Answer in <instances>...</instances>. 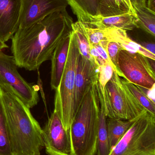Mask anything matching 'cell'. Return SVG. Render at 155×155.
<instances>
[{"mask_svg": "<svg viewBox=\"0 0 155 155\" xmlns=\"http://www.w3.org/2000/svg\"><path fill=\"white\" fill-rule=\"evenodd\" d=\"M21 0H0V39H12L19 27Z\"/></svg>", "mask_w": 155, "mask_h": 155, "instance_id": "obj_12", "label": "cell"}, {"mask_svg": "<svg viewBox=\"0 0 155 155\" xmlns=\"http://www.w3.org/2000/svg\"><path fill=\"white\" fill-rule=\"evenodd\" d=\"M106 118L107 117L105 114L103 105L100 103V116L96 144L97 155H109L111 153L106 129Z\"/></svg>", "mask_w": 155, "mask_h": 155, "instance_id": "obj_19", "label": "cell"}, {"mask_svg": "<svg viewBox=\"0 0 155 155\" xmlns=\"http://www.w3.org/2000/svg\"><path fill=\"white\" fill-rule=\"evenodd\" d=\"M90 54L93 61L98 68L106 64H110L113 67L106 51L100 44L90 46Z\"/></svg>", "mask_w": 155, "mask_h": 155, "instance_id": "obj_25", "label": "cell"}, {"mask_svg": "<svg viewBox=\"0 0 155 155\" xmlns=\"http://www.w3.org/2000/svg\"><path fill=\"white\" fill-rule=\"evenodd\" d=\"M98 85L99 87L103 89L112 78L114 71L110 64H106L98 67Z\"/></svg>", "mask_w": 155, "mask_h": 155, "instance_id": "obj_27", "label": "cell"}, {"mask_svg": "<svg viewBox=\"0 0 155 155\" xmlns=\"http://www.w3.org/2000/svg\"><path fill=\"white\" fill-rule=\"evenodd\" d=\"M81 31L88 41L90 46H94L103 41H114L118 40V31L116 28L99 29L78 21Z\"/></svg>", "mask_w": 155, "mask_h": 155, "instance_id": "obj_15", "label": "cell"}, {"mask_svg": "<svg viewBox=\"0 0 155 155\" xmlns=\"http://www.w3.org/2000/svg\"><path fill=\"white\" fill-rule=\"evenodd\" d=\"M73 23L66 9L19 28L12 38L11 46L18 67L35 71L51 60L57 45L72 32Z\"/></svg>", "mask_w": 155, "mask_h": 155, "instance_id": "obj_1", "label": "cell"}, {"mask_svg": "<svg viewBox=\"0 0 155 155\" xmlns=\"http://www.w3.org/2000/svg\"><path fill=\"white\" fill-rule=\"evenodd\" d=\"M146 50L155 55V45L154 43L148 42H142L139 43Z\"/></svg>", "mask_w": 155, "mask_h": 155, "instance_id": "obj_28", "label": "cell"}, {"mask_svg": "<svg viewBox=\"0 0 155 155\" xmlns=\"http://www.w3.org/2000/svg\"><path fill=\"white\" fill-rule=\"evenodd\" d=\"M100 113L98 80L86 90L70 131L72 155H95Z\"/></svg>", "mask_w": 155, "mask_h": 155, "instance_id": "obj_3", "label": "cell"}, {"mask_svg": "<svg viewBox=\"0 0 155 155\" xmlns=\"http://www.w3.org/2000/svg\"><path fill=\"white\" fill-rule=\"evenodd\" d=\"M70 35L63 39L56 48L51 58V86L56 90L59 86L67 59L70 41Z\"/></svg>", "mask_w": 155, "mask_h": 155, "instance_id": "obj_14", "label": "cell"}, {"mask_svg": "<svg viewBox=\"0 0 155 155\" xmlns=\"http://www.w3.org/2000/svg\"><path fill=\"white\" fill-rule=\"evenodd\" d=\"M79 54L77 43L72 31L67 59L59 86L55 90L54 100V110L58 113L66 130H69L75 116V76Z\"/></svg>", "mask_w": 155, "mask_h": 155, "instance_id": "obj_5", "label": "cell"}, {"mask_svg": "<svg viewBox=\"0 0 155 155\" xmlns=\"http://www.w3.org/2000/svg\"><path fill=\"white\" fill-rule=\"evenodd\" d=\"M12 155H40L44 147L42 129L30 108L8 87L0 86Z\"/></svg>", "mask_w": 155, "mask_h": 155, "instance_id": "obj_2", "label": "cell"}, {"mask_svg": "<svg viewBox=\"0 0 155 155\" xmlns=\"http://www.w3.org/2000/svg\"><path fill=\"white\" fill-rule=\"evenodd\" d=\"M8 48V46L5 43V42L3 41L1 39H0V51H2L3 50Z\"/></svg>", "mask_w": 155, "mask_h": 155, "instance_id": "obj_31", "label": "cell"}, {"mask_svg": "<svg viewBox=\"0 0 155 155\" xmlns=\"http://www.w3.org/2000/svg\"><path fill=\"white\" fill-rule=\"evenodd\" d=\"M0 155H12L5 114L0 100Z\"/></svg>", "mask_w": 155, "mask_h": 155, "instance_id": "obj_22", "label": "cell"}, {"mask_svg": "<svg viewBox=\"0 0 155 155\" xmlns=\"http://www.w3.org/2000/svg\"><path fill=\"white\" fill-rule=\"evenodd\" d=\"M124 50L132 53H137L145 57L155 61V55L146 50L140 44L134 41L128 37L123 43L120 44Z\"/></svg>", "mask_w": 155, "mask_h": 155, "instance_id": "obj_26", "label": "cell"}, {"mask_svg": "<svg viewBox=\"0 0 155 155\" xmlns=\"http://www.w3.org/2000/svg\"><path fill=\"white\" fill-rule=\"evenodd\" d=\"M136 118L133 120H124L106 118V129L111 151L132 126Z\"/></svg>", "mask_w": 155, "mask_h": 155, "instance_id": "obj_17", "label": "cell"}, {"mask_svg": "<svg viewBox=\"0 0 155 155\" xmlns=\"http://www.w3.org/2000/svg\"><path fill=\"white\" fill-rule=\"evenodd\" d=\"M146 5L149 10L155 12V0H147Z\"/></svg>", "mask_w": 155, "mask_h": 155, "instance_id": "obj_30", "label": "cell"}, {"mask_svg": "<svg viewBox=\"0 0 155 155\" xmlns=\"http://www.w3.org/2000/svg\"><path fill=\"white\" fill-rule=\"evenodd\" d=\"M17 68L13 55H7L0 51V86L10 87L26 106L33 108L39 101V88L25 80Z\"/></svg>", "mask_w": 155, "mask_h": 155, "instance_id": "obj_7", "label": "cell"}, {"mask_svg": "<svg viewBox=\"0 0 155 155\" xmlns=\"http://www.w3.org/2000/svg\"><path fill=\"white\" fill-rule=\"evenodd\" d=\"M98 90L100 103L108 118L133 120L146 111L115 71L104 88H100L98 82Z\"/></svg>", "mask_w": 155, "mask_h": 155, "instance_id": "obj_4", "label": "cell"}, {"mask_svg": "<svg viewBox=\"0 0 155 155\" xmlns=\"http://www.w3.org/2000/svg\"><path fill=\"white\" fill-rule=\"evenodd\" d=\"M19 28H24L47 15L66 10L67 0H21ZM18 28V29H19Z\"/></svg>", "mask_w": 155, "mask_h": 155, "instance_id": "obj_10", "label": "cell"}, {"mask_svg": "<svg viewBox=\"0 0 155 155\" xmlns=\"http://www.w3.org/2000/svg\"><path fill=\"white\" fill-rule=\"evenodd\" d=\"M147 0H130L133 6H140L145 7L147 6L146 3Z\"/></svg>", "mask_w": 155, "mask_h": 155, "instance_id": "obj_29", "label": "cell"}, {"mask_svg": "<svg viewBox=\"0 0 155 155\" xmlns=\"http://www.w3.org/2000/svg\"><path fill=\"white\" fill-rule=\"evenodd\" d=\"M118 69L124 79L146 89L155 87V71L149 58L137 53L122 50L118 54Z\"/></svg>", "mask_w": 155, "mask_h": 155, "instance_id": "obj_8", "label": "cell"}, {"mask_svg": "<svg viewBox=\"0 0 155 155\" xmlns=\"http://www.w3.org/2000/svg\"><path fill=\"white\" fill-rule=\"evenodd\" d=\"M77 21L87 24L93 16L99 15L98 0H67Z\"/></svg>", "mask_w": 155, "mask_h": 155, "instance_id": "obj_16", "label": "cell"}, {"mask_svg": "<svg viewBox=\"0 0 155 155\" xmlns=\"http://www.w3.org/2000/svg\"><path fill=\"white\" fill-rule=\"evenodd\" d=\"M98 68L93 62L79 54L75 76V115L80 107L86 90L94 82L98 80Z\"/></svg>", "mask_w": 155, "mask_h": 155, "instance_id": "obj_11", "label": "cell"}, {"mask_svg": "<svg viewBox=\"0 0 155 155\" xmlns=\"http://www.w3.org/2000/svg\"><path fill=\"white\" fill-rule=\"evenodd\" d=\"M72 31L74 35L80 54L92 62H93L90 55V46L89 43L81 31L78 22L76 21L73 23Z\"/></svg>", "mask_w": 155, "mask_h": 155, "instance_id": "obj_23", "label": "cell"}, {"mask_svg": "<svg viewBox=\"0 0 155 155\" xmlns=\"http://www.w3.org/2000/svg\"><path fill=\"white\" fill-rule=\"evenodd\" d=\"M136 14V28H140L154 38L155 36V12L147 6H133Z\"/></svg>", "mask_w": 155, "mask_h": 155, "instance_id": "obj_18", "label": "cell"}, {"mask_svg": "<svg viewBox=\"0 0 155 155\" xmlns=\"http://www.w3.org/2000/svg\"><path fill=\"white\" fill-rule=\"evenodd\" d=\"M98 4L99 15L102 16L131 13L122 0H98Z\"/></svg>", "mask_w": 155, "mask_h": 155, "instance_id": "obj_20", "label": "cell"}, {"mask_svg": "<svg viewBox=\"0 0 155 155\" xmlns=\"http://www.w3.org/2000/svg\"><path fill=\"white\" fill-rule=\"evenodd\" d=\"M42 137L47 155H72L70 131L65 129L54 109L42 129Z\"/></svg>", "mask_w": 155, "mask_h": 155, "instance_id": "obj_9", "label": "cell"}, {"mask_svg": "<svg viewBox=\"0 0 155 155\" xmlns=\"http://www.w3.org/2000/svg\"><path fill=\"white\" fill-rule=\"evenodd\" d=\"M136 17L131 13L110 16L98 15L93 16L86 25L99 29L116 28L127 31L136 28Z\"/></svg>", "mask_w": 155, "mask_h": 155, "instance_id": "obj_13", "label": "cell"}, {"mask_svg": "<svg viewBox=\"0 0 155 155\" xmlns=\"http://www.w3.org/2000/svg\"><path fill=\"white\" fill-rule=\"evenodd\" d=\"M109 155H155V116L140 115Z\"/></svg>", "mask_w": 155, "mask_h": 155, "instance_id": "obj_6", "label": "cell"}, {"mask_svg": "<svg viewBox=\"0 0 155 155\" xmlns=\"http://www.w3.org/2000/svg\"><path fill=\"white\" fill-rule=\"evenodd\" d=\"M131 93L133 95L139 104L149 114L155 116V103L153 102L145 93L143 88L123 79Z\"/></svg>", "mask_w": 155, "mask_h": 155, "instance_id": "obj_21", "label": "cell"}, {"mask_svg": "<svg viewBox=\"0 0 155 155\" xmlns=\"http://www.w3.org/2000/svg\"><path fill=\"white\" fill-rule=\"evenodd\" d=\"M100 44L106 51L114 71L120 77L123 78L118 69V55L120 51L124 50L123 47L119 43L114 41H103Z\"/></svg>", "mask_w": 155, "mask_h": 155, "instance_id": "obj_24", "label": "cell"}]
</instances>
